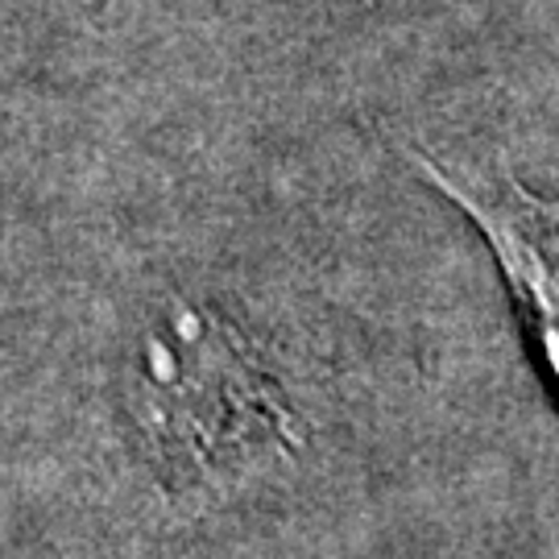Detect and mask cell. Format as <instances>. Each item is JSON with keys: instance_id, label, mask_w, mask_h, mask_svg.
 <instances>
[{"instance_id": "obj_1", "label": "cell", "mask_w": 559, "mask_h": 559, "mask_svg": "<svg viewBox=\"0 0 559 559\" xmlns=\"http://www.w3.org/2000/svg\"><path fill=\"white\" fill-rule=\"evenodd\" d=\"M145 436L191 473L253 460L282 431V402L258 353L212 316L179 311L150 328L138 360Z\"/></svg>"}, {"instance_id": "obj_2", "label": "cell", "mask_w": 559, "mask_h": 559, "mask_svg": "<svg viewBox=\"0 0 559 559\" xmlns=\"http://www.w3.org/2000/svg\"><path fill=\"white\" fill-rule=\"evenodd\" d=\"M423 179L473 221L498 261L543 378L559 399V187L539 191L506 170L419 158Z\"/></svg>"}]
</instances>
